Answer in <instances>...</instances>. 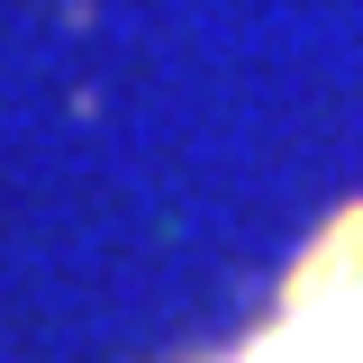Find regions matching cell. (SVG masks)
<instances>
[{
    "label": "cell",
    "mask_w": 363,
    "mask_h": 363,
    "mask_svg": "<svg viewBox=\"0 0 363 363\" xmlns=\"http://www.w3.org/2000/svg\"><path fill=\"white\" fill-rule=\"evenodd\" d=\"M236 363H363V218L318 245L291 300Z\"/></svg>",
    "instance_id": "obj_1"
}]
</instances>
